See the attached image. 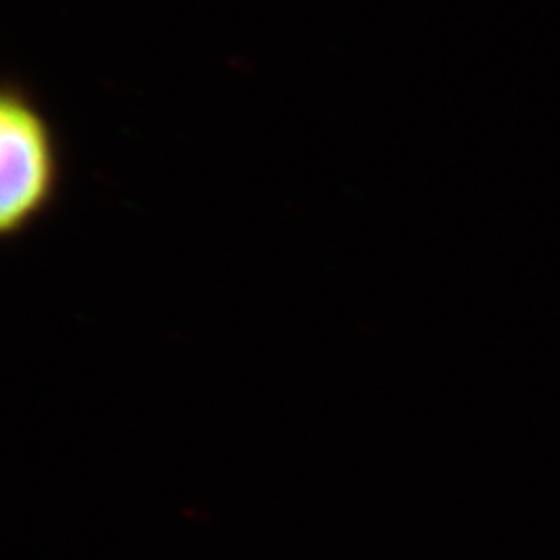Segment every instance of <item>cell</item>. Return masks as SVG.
<instances>
[{"label":"cell","instance_id":"obj_1","mask_svg":"<svg viewBox=\"0 0 560 560\" xmlns=\"http://www.w3.org/2000/svg\"><path fill=\"white\" fill-rule=\"evenodd\" d=\"M62 180L59 138L18 80L0 92V235L18 240L55 206Z\"/></svg>","mask_w":560,"mask_h":560}]
</instances>
